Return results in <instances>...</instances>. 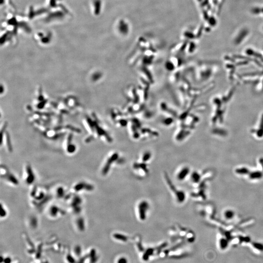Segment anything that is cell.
Masks as SVG:
<instances>
[{
    "mask_svg": "<svg viewBox=\"0 0 263 263\" xmlns=\"http://www.w3.org/2000/svg\"><path fill=\"white\" fill-rule=\"evenodd\" d=\"M44 94L42 89L41 88H39L33 100V105L35 109L43 110L47 104L48 100L45 98Z\"/></svg>",
    "mask_w": 263,
    "mask_h": 263,
    "instance_id": "2",
    "label": "cell"
},
{
    "mask_svg": "<svg viewBox=\"0 0 263 263\" xmlns=\"http://www.w3.org/2000/svg\"><path fill=\"white\" fill-rule=\"evenodd\" d=\"M80 103L78 100L72 96H66L55 103V108L59 113L63 114H74L80 110Z\"/></svg>",
    "mask_w": 263,
    "mask_h": 263,
    "instance_id": "1",
    "label": "cell"
}]
</instances>
